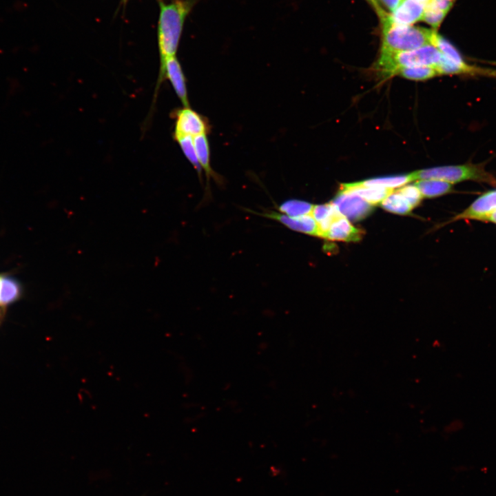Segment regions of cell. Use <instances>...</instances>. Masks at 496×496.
<instances>
[{
	"label": "cell",
	"mask_w": 496,
	"mask_h": 496,
	"mask_svg": "<svg viewBox=\"0 0 496 496\" xmlns=\"http://www.w3.org/2000/svg\"><path fill=\"white\" fill-rule=\"evenodd\" d=\"M199 0H174L170 3H161L158 40L161 64L174 56L178 49L187 17Z\"/></svg>",
	"instance_id": "6da1fadb"
},
{
	"label": "cell",
	"mask_w": 496,
	"mask_h": 496,
	"mask_svg": "<svg viewBox=\"0 0 496 496\" xmlns=\"http://www.w3.org/2000/svg\"><path fill=\"white\" fill-rule=\"evenodd\" d=\"M381 23L382 33L380 52H405L431 44L433 30L413 25H395L389 22L386 17Z\"/></svg>",
	"instance_id": "7a4b0ae2"
},
{
	"label": "cell",
	"mask_w": 496,
	"mask_h": 496,
	"mask_svg": "<svg viewBox=\"0 0 496 496\" xmlns=\"http://www.w3.org/2000/svg\"><path fill=\"white\" fill-rule=\"evenodd\" d=\"M442 56L440 52L432 44L405 52H380L375 68L387 76L395 74L402 68L431 66L435 69Z\"/></svg>",
	"instance_id": "3957f363"
},
{
	"label": "cell",
	"mask_w": 496,
	"mask_h": 496,
	"mask_svg": "<svg viewBox=\"0 0 496 496\" xmlns=\"http://www.w3.org/2000/svg\"><path fill=\"white\" fill-rule=\"evenodd\" d=\"M413 180L433 179L454 184L473 180L496 187V177L487 172L484 165L466 164L435 167L411 173Z\"/></svg>",
	"instance_id": "277c9868"
},
{
	"label": "cell",
	"mask_w": 496,
	"mask_h": 496,
	"mask_svg": "<svg viewBox=\"0 0 496 496\" xmlns=\"http://www.w3.org/2000/svg\"><path fill=\"white\" fill-rule=\"evenodd\" d=\"M331 203L350 221L361 220L373 210L371 205L350 191L340 190Z\"/></svg>",
	"instance_id": "5b68a950"
},
{
	"label": "cell",
	"mask_w": 496,
	"mask_h": 496,
	"mask_svg": "<svg viewBox=\"0 0 496 496\" xmlns=\"http://www.w3.org/2000/svg\"><path fill=\"white\" fill-rule=\"evenodd\" d=\"M174 116L176 118L174 138L180 136L195 137L209 131L206 118L189 107L177 110Z\"/></svg>",
	"instance_id": "8992f818"
},
{
	"label": "cell",
	"mask_w": 496,
	"mask_h": 496,
	"mask_svg": "<svg viewBox=\"0 0 496 496\" xmlns=\"http://www.w3.org/2000/svg\"><path fill=\"white\" fill-rule=\"evenodd\" d=\"M429 0H401L386 20L397 25H413L422 21Z\"/></svg>",
	"instance_id": "52a82bcc"
},
{
	"label": "cell",
	"mask_w": 496,
	"mask_h": 496,
	"mask_svg": "<svg viewBox=\"0 0 496 496\" xmlns=\"http://www.w3.org/2000/svg\"><path fill=\"white\" fill-rule=\"evenodd\" d=\"M165 77L170 81L176 94L184 106L189 107L185 76L176 56L167 58L161 64L158 85L165 79Z\"/></svg>",
	"instance_id": "ba28073f"
},
{
	"label": "cell",
	"mask_w": 496,
	"mask_h": 496,
	"mask_svg": "<svg viewBox=\"0 0 496 496\" xmlns=\"http://www.w3.org/2000/svg\"><path fill=\"white\" fill-rule=\"evenodd\" d=\"M496 211V189L481 194L467 208L455 215L448 223L460 220L482 221L490 213Z\"/></svg>",
	"instance_id": "9c48e42d"
},
{
	"label": "cell",
	"mask_w": 496,
	"mask_h": 496,
	"mask_svg": "<svg viewBox=\"0 0 496 496\" xmlns=\"http://www.w3.org/2000/svg\"><path fill=\"white\" fill-rule=\"evenodd\" d=\"M364 236V231L355 227L351 221L340 214L331 225L324 238L333 241L358 242Z\"/></svg>",
	"instance_id": "30bf717a"
},
{
	"label": "cell",
	"mask_w": 496,
	"mask_h": 496,
	"mask_svg": "<svg viewBox=\"0 0 496 496\" xmlns=\"http://www.w3.org/2000/svg\"><path fill=\"white\" fill-rule=\"evenodd\" d=\"M262 215L278 221L293 231L317 236V223L311 214L290 217L280 212L269 211Z\"/></svg>",
	"instance_id": "8fae6325"
},
{
	"label": "cell",
	"mask_w": 496,
	"mask_h": 496,
	"mask_svg": "<svg viewBox=\"0 0 496 496\" xmlns=\"http://www.w3.org/2000/svg\"><path fill=\"white\" fill-rule=\"evenodd\" d=\"M457 0H429L422 20L436 30Z\"/></svg>",
	"instance_id": "7c38bea8"
},
{
	"label": "cell",
	"mask_w": 496,
	"mask_h": 496,
	"mask_svg": "<svg viewBox=\"0 0 496 496\" xmlns=\"http://www.w3.org/2000/svg\"><path fill=\"white\" fill-rule=\"evenodd\" d=\"M340 190L352 192L371 205L380 204L387 196L393 192V189H391L362 186L357 182L342 184Z\"/></svg>",
	"instance_id": "4fadbf2b"
},
{
	"label": "cell",
	"mask_w": 496,
	"mask_h": 496,
	"mask_svg": "<svg viewBox=\"0 0 496 496\" xmlns=\"http://www.w3.org/2000/svg\"><path fill=\"white\" fill-rule=\"evenodd\" d=\"M453 184L433 179L417 180L415 185L423 197L433 198L453 192Z\"/></svg>",
	"instance_id": "5bb4252c"
},
{
	"label": "cell",
	"mask_w": 496,
	"mask_h": 496,
	"mask_svg": "<svg viewBox=\"0 0 496 496\" xmlns=\"http://www.w3.org/2000/svg\"><path fill=\"white\" fill-rule=\"evenodd\" d=\"M194 143L198 162L200 167L204 169L207 178L209 179L212 176L215 178V173L210 166L209 147L206 134L194 137Z\"/></svg>",
	"instance_id": "9a60e30c"
},
{
	"label": "cell",
	"mask_w": 496,
	"mask_h": 496,
	"mask_svg": "<svg viewBox=\"0 0 496 496\" xmlns=\"http://www.w3.org/2000/svg\"><path fill=\"white\" fill-rule=\"evenodd\" d=\"M411 181H413V178L411 174H409L406 175L371 178L357 183L362 186L378 187L393 189V188L402 187Z\"/></svg>",
	"instance_id": "2e32d148"
},
{
	"label": "cell",
	"mask_w": 496,
	"mask_h": 496,
	"mask_svg": "<svg viewBox=\"0 0 496 496\" xmlns=\"http://www.w3.org/2000/svg\"><path fill=\"white\" fill-rule=\"evenodd\" d=\"M380 204L386 211L399 215H406L413 209L406 199L397 191L391 193Z\"/></svg>",
	"instance_id": "e0dca14e"
},
{
	"label": "cell",
	"mask_w": 496,
	"mask_h": 496,
	"mask_svg": "<svg viewBox=\"0 0 496 496\" xmlns=\"http://www.w3.org/2000/svg\"><path fill=\"white\" fill-rule=\"evenodd\" d=\"M20 294V286L16 280L8 276L1 277V306H6L17 300Z\"/></svg>",
	"instance_id": "ac0fdd59"
},
{
	"label": "cell",
	"mask_w": 496,
	"mask_h": 496,
	"mask_svg": "<svg viewBox=\"0 0 496 496\" xmlns=\"http://www.w3.org/2000/svg\"><path fill=\"white\" fill-rule=\"evenodd\" d=\"M313 205L300 200L291 199L278 207V212L290 217L310 214Z\"/></svg>",
	"instance_id": "d6986e66"
},
{
	"label": "cell",
	"mask_w": 496,
	"mask_h": 496,
	"mask_svg": "<svg viewBox=\"0 0 496 496\" xmlns=\"http://www.w3.org/2000/svg\"><path fill=\"white\" fill-rule=\"evenodd\" d=\"M399 74L404 78L423 81L439 75L437 70L431 66H413L402 68L399 69L395 74Z\"/></svg>",
	"instance_id": "ffe728a7"
},
{
	"label": "cell",
	"mask_w": 496,
	"mask_h": 496,
	"mask_svg": "<svg viewBox=\"0 0 496 496\" xmlns=\"http://www.w3.org/2000/svg\"><path fill=\"white\" fill-rule=\"evenodd\" d=\"M175 139L178 143L187 160L194 165L200 177L201 167L196 156L194 137L190 136H180L176 137Z\"/></svg>",
	"instance_id": "44dd1931"
},
{
	"label": "cell",
	"mask_w": 496,
	"mask_h": 496,
	"mask_svg": "<svg viewBox=\"0 0 496 496\" xmlns=\"http://www.w3.org/2000/svg\"><path fill=\"white\" fill-rule=\"evenodd\" d=\"M397 192L406 199L413 208L417 206L423 198L421 192L415 185H404Z\"/></svg>",
	"instance_id": "7402d4cb"
},
{
	"label": "cell",
	"mask_w": 496,
	"mask_h": 496,
	"mask_svg": "<svg viewBox=\"0 0 496 496\" xmlns=\"http://www.w3.org/2000/svg\"><path fill=\"white\" fill-rule=\"evenodd\" d=\"M334 209L332 203L322 205H313L310 213L311 216L318 223L329 216Z\"/></svg>",
	"instance_id": "603a6c76"
},
{
	"label": "cell",
	"mask_w": 496,
	"mask_h": 496,
	"mask_svg": "<svg viewBox=\"0 0 496 496\" xmlns=\"http://www.w3.org/2000/svg\"><path fill=\"white\" fill-rule=\"evenodd\" d=\"M371 6L374 9L376 14L379 17L380 21H382L384 19H385L387 15L389 14L385 12V10L382 8L380 4L379 3L378 0H366Z\"/></svg>",
	"instance_id": "cb8c5ba5"
},
{
	"label": "cell",
	"mask_w": 496,
	"mask_h": 496,
	"mask_svg": "<svg viewBox=\"0 0 496 496\" xmlns=\"http://www.w3.org/2000/svg\"><path fill=\"white\" fill-rule=\"evenodd\" d=\"M391 12L398 6L401 0H379Z\"/></svg>",
	"instance_id": "d4e9b609"
},
{
	"label": "cell",
	"mask_w": 496,
	"mask_h": 496,
	"mask_svg": "<svg viewBox=\"0 0 496 496\" xmlns=\"http://www.w3.org/2000/svg\"><path fill=\"white\" fill-rule=\"evenodd\" d=\"M484 222H489L494 224H496V211L490 213L487 216H486L483 220Z\"/></svg>",
	"instance_id": "484cf974"
},
{
	"label": "cell",
	"mask_w": 496,
	"mask_h": 496,
	"mask_svg": "<svg viewBox=\"0 0 496 496\" xmlns=\"http://www.w3.org/2000/svg\"><path fill=\"white\" fill-rule=\"evenodd\" d=\"M124 1H126L127 0H123Z\"/></svg>",
	"instance_id": "4316f807"
}]
</instances>
